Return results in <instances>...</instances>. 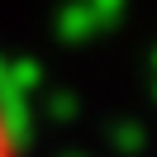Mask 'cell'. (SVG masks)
I'll return each mask as SVG.
<instances>
[{
    "label": "cell",
    "mask_w": 157,
    "mask_h": 157,
    "mask_svg": "<svg viewBox=\"0 0 157 157\" xmlns=\"http://www.w3.org/2000/svg\"><path fill=\"white\" fill-rule=\"evenodd\" d=\"M0 157H19V143H14V128L5 119V109H0Z\"/></svg>",
    "instance_id": "6da1fadb"
}]
</instances>
